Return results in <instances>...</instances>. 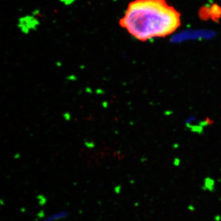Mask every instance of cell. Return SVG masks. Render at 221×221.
Instances as JSON below:
<instances>
[{
  "instance_id": "obj_1",
  "label": "cell",
  "mask_w": 221,
  "mask_h": 221,
  "mask_svg": "<svg viewBox=\"0 0 221 221\" xmlns=\"http://www.w3.org/2000/svg\"><path fill=\"white\" fill-rule=\"evenodd\" d=\"M120 25L141 41L173 33L181 24V15L166 0H135L130 3Z\"/></svg>"
}]
</instances>
